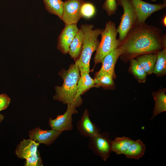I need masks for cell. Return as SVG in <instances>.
I'll use <instances>...</instances> for the list:
<instances>
[{
  "label": "cell",
  "instance_id": "obj_26",
  "mask_svg": "<svg viewBox=\"0 0 166 166\" xmlns=\"http://www.w3.org/2000/svg\"><path fill=\"white\" fill-rule=\"evenodd\" d=\"M117 6L116 0H105L102 6V8L110 16L116 13Z\"/></svg>",
  "mask_w": 166,
  "mask_h": 166
},
{
  "label": "cell",
  "instance_id": "obj_27",
  "mask_svg": "<svg viewBox=\"0 0 166 166\" xmlns=\"http://www.w3.org/2000/svg\"><path fill=\"white\" fill-rule=\"evenodd\" d=\"M25 166H43L42 160L38 150L35 154L26 159Z\"/></svg>",
  "mask_w": 166,
  "mask_h": 166
},
{
  "label": "cell",
  "instance_id": "obj_22",
  "mask_svg": "<svg viewBox=\"0 0 166 166\" xmlns=\"http://www.w3.org/2000/svg\"><path fill=\"white\" fill-rule=\"evenodd\" d=\"M156 53V60L153 73L158 75L164 74L166 72V47Z\"/></svg>",
  "mask_w": 166,
  "mask_h": 166
},
{
  "label": "cell",
  "instance_id": "obj_11",
  "mask_svg": "<svg viewBox=\"0 0 166 166\" xmlns=\"http://www.w3.org/2000/svg\"><path fill=\"white\" fill-rule=\"evenodd\" d=\"M123 52L121 46L111 51L103 58L102 62V66L95 76L107 74L111 75L113 78L115 77L114 68L116 62Z\"/></svg>",
  "mask_w": 166,
  "mask_h": 166
},
{
  "label": "cell",
  "instance_id": "obj_21",
  "mask_svg": "<svg viewBox=\"0 0 166 166\" xmlns=\"http://www.w3.org/2000/svg\"><path fill=\"white\" fill-rule=\"evenodd\" d=\"M46 9L49 13L57 16L61 20L64 2L61 0H43Z\"/></svg>",
  "mask_w": 166,
  "mask_h": 166
},
{
  "label": "cell",
  "instance_id": "obj_2",
  "mask_svg": "<svg viewBox=\"0 0 166 166\" xmlns=\"http://www.w3.org/2000/svg\"><path fill=\"white\" fill-rule=\"evenodd\" d=\"M58 74L63 80L62 85L55 87L54 100L64 104H71L76 107L82 104V99H77V85L80 77V70L75 64H72L67 70L63 69Z\"/></svg>",
  "mask_w": 166,
  "mask_h": 166
},
{
  "label": "cell",
  "instance_id": "obj_13",
  "mask_svg": "<svg viewBox=\"0 0 166 166\" xmlns=\"http://www.w3.org/2000/svg\"><path fill=\"white\" fill-rule=\"evenodd\" d=\"M88 110L86 109L77 123V126L82 136L89 138L93 137L100 132V130L90 119Z\"/></svg>",
  "mask_w": 166,
  "mask_h": 166
},
{
  "label": "cell",
  "instance_id": "obj_10",
  "mask_svg": "<svg viewBox=\"0 0 166 166\" xmlns=\"http://www.w3.org/2000/svg\"><path fill=\"white\" fill-rule=\"evenodd\" d=\"M79 30L77 24H65L58 37L57 46L63 54L68 53L69 45Z\"/></svg>",
  "mask_w": 166,
  "mask_h": 166
},
{
  "label": "cell",
  "instance_id": "obj_24",
  "mask_svg": "<svg viewBox=\"0 0 166 166\" xmlns=\"http://www.w3.org/2000/svg\"><path fill=\"white\" fill-rule=\"evenodd\" d=\"M131 68L133 74L141 80H144L147 73L136 60L133 58L130 60Z\"/></svg>",
  "mask_w": 166,
  "mask_h": 166
},
{
  "label": "cell",
  "instance_id": "obj_23",
  "mask_svg": "<svg viewBox=\"0 0 166 166\" xmlns=\"http://www.w3.org/2000/svg\"><path fill=\"white\" fill-rule=\"evenodd\" d=\"M113 79L112 76L107 74L95 76L94 79L95 84L93 87H102L106 88L110 87L114 84Z\"/></svg>",
  "mask_w": 166,
  "mask_h": 166
},
{
  "label": "cell",
  "instance_id": "obj_7",
  "mask_svg": "<svg viewBox=\"0 0 166 166\" xmlns=\"http://www.w3.org/2000/svg\"><path fill=\"white\" fill-rule=\"evenodd\" d=\"M131 0L136 15V25L144 23L152 14L164 9L166 7L165 1L162 3L152 4L142 0Z\"/></svg>",
  "mask_w": 166,
  "mask_h": 166
},
{
  "label": "cell",
  "instance_id": "obj_15",
  "mask_svg": "<svg viewBox=\"0 0 166 166\" xmlns=\"http://www.w3.org/2000/svg\"><path fill=\"white\" fill-rule=\"evenodd\" d=\"M84 37V33L80 28L69 45L68 53L75 62L78 59L81 54Z\"/></svg>",
  "mask_w": 166,
  "mask_h": 166
},
{
  "label": "cell",
  "instance_id": "obj_5",
  "mask_svg": "<svg viewBox=\"0 0 166 166\" xmlns=\"http://www.w3.org/2000/svg\"><path fill=\"white\" fill-rule=\"evenodd\" d=\"M117 5L122 7L123 13L117 29L118 40L121 42L131 29L136 25L137 17L131 0H116Z\"/></svg>",
  "mask_w": 166,
  "mask_h": 166
},
{
  "label": "cell",
  "instance_id": "obj_14",
  "mask_svg": "<svg viewBox=\"0 0 166 166\" xmlns=\"http://www.w3.org/2000/svg\"><path fill=\"white\" fill-rule=\"evenodd\" d=\"M39 144L30 138L23 139L17 147L16 155L21 159H26L36 153Z\"/></svg>",
  "mask_w": 166,
  "mask_h": 166
},
{
  "label": "cell",
  "instance_id": "obj_29",
  "mask_svg": "<svg viewBox=\"0 0 166 166\" xmlns=\"http://www.w3.org/2000/svg\"><path fill=\"white\" fill-rule=\"evenodd\" d=\"M161 23L164 26H166V14L162 18L161 21Z\"/></svg>",
  "mask_w": 166,
  "mask_h": 166
},
{
  "label": "cell",
  "instance_id": "obj_18",
  "mask_svg": "<svg viewBox=\"0 0 166 166\" xmlns=\"http://www.w3.org/2000/svg\"><path fill=\"white\" fill-rule=\"evenodd\" d=\"M146 148L144 144L140 139L134 141L124 153L126 157L138 160L144 155Z\"/></svg>",
  "mask_w": 166,
  "mask_h": 166
},
{
  "label": "cell",
  "instance_id": "obj_16",
  "mask_svg": "<svg viewBox=\"0 0 166 166\" xmlns=\"http://www.w3.org/2000/svg\"><path fill=\"white\" fill-rule=\"evenodd\" d=\"M80 75L77 85V99H81V95L87 90L93 87L95 84L94 79L90 76L89 73L81 72Z\"/></svg>",
  "mask_w": 166,
  "mask_h": 166
},
{
  "label": "cell",
  "instance_id": "obj_4",
  "mask_svg": "<svg viewBox=\"0 0 166 166\" xmlns=\"http://www.w3.org/2000/svg\"><path fill=\"white\" fill-rule=\"evenodd\" d=\"M117 34L115 23L111 21L107 22L101 33V40L96 50L94 58L95 65L101 63L106 55L120 46L121 42L117 38Z\"/></svg>",
  "mask_w": 166,
  "mask_h": 166
},
{
  "label": "cell",
  "instance_id": "obj_12",
  "mask_svg": "<svg viewBox=\"0 0 166 166\" xmlns=\"http://www.w3.org/2000/svg\"><path fill=\"white\" fill-rule=\"evenodd\" d=\"M61 133L52 129L42 130L37 127L30 131L29 136L30 139L39 144L49 145L53 143Z\"/></svg>",
  "mask_w": 166,
  "mask_h": 166
},
{
  "label": "cell",
  "instance_id": "obj_31",
  "mask_svg": "<svg viewBox=\"0 0 166 166\" xmlns=\"http://www.w3.org/2000/svg\"><path fill=\"white\" fill-rule=\"evenodd\" d=\"M156 0H151V1L152 2H155V1H156Z\"/></svg>",
  "mask_w": 166,
  "mask_h": 166
},
{
  "label": "cell",
  "instance_id": "obj_3",
  "mask_svg": "<svg viewBox=\"0 0 166 166\" xmlns=\"http://www.w3.org/2000/svg\"><path fill=\"white\" fill-rule=\"evenodd\" d=\"M94 26L87 24H81L80 28L84 35L82 48L78 59L75 65L81 72L89 73L90 61L93 52L96 50L99 44L98 37L102 31L99 28L93 30Z\"/></svg>",
  "mask_w": 166,
  "mask_h": 166
},
{
  "label": "cell",
  "instance_id": "obj_28",
  "mask_svg": "<svg viewBox=\"0 0 166 166\" xmlns=\"http://www.w3.org/2000/svg\"><path fill=\"white\" fill-rule=\"evenodd\" d=\"M10 101V98L7 95L0 94V111L6 109Z\"/></svg>",
  "mask_w": 166,
  "mask_h": 166
},
{
  "label": "cell",
  "instance_id": "obj_8",
  "mask_svg": "<svg viewBox=\"0 0 166 166\" xmlns=\"http://www.w3.org/2000/svg\"><path fill=\"white\" fill-rule=\"evenodd\" d=\"M73 105L68 104L65 112L63 114L59 115L55 119L50 118L49 124L51 129L60 132L72 130L73 128L72 115L78 112Z\"/></svg>",
  "mask_w": 166,
  "mask_h": 166
},
{
  "label": "cell",
  "instance_id": "obj_6",
  "mask_svg": "<svg viewBox=\"0 0 166 166\" xmlns=\"http://www.w3.org/2000/svg\"><path fill=\"white\" fill-rule=\"evenodd\" d=\"M111 141L109 132H99L96 136L89 138L88 146L95 155L105 161L109 157L112 152Z\"/></svg>",
  "mask_w": 166,
  "mask_h": 166
},
{
  "label": "cell",
  "instance_id": "obj_1",
  "mask_svg": "<svg viewBox=\"0 0 166 166\" xmlns=\"http://www.w3.org/2000/svg\"><path fill=\"white\" fill-rule=\"evenodd\" d=\"M120 46L123 52L120 56L131 60L141 54L156 53L166 47V34L160 28L145 22L132 28Z\"/></svg>",
  "mask_w": 166,
  "mask_h": 166
},
{
  "label": "cell",
  "instance_id": "obj_19",
  "mask_svg": "<svg viewBox=\"0 0 166 166\" xmlns=\"http://www.w3.org/2000/svg\"><path fill=\"white\" fill-rule=\"evenodd\" d=\"M134 141L125 136L116 137L114 140L111 141V151L118 155L124 154Z\"/></svg>",
  "mask_w": 166,
  "mask_h": 166
},
{
  "label": "cell",
  "instance_id": "obj_25",
  "mask_svg": "<svg viewBox=\"0 0 166 166\" xmlns=\"http://www.w3.org/2000/svg\"><path fill=\"white\" fill-rule=\"evenodd\" d=\"M96 13V8L91 3L85 2L82 5L80 8V13L81 18H91L94 16Z\"/></svg>",
  "mask_w": 166,
  "mask_h": 166
},
{
  "label": "cell",
  "instance_id": "obj_9",
  "mask_svg": "<svg viewBox=\"0 0 166 166\" xmlns=\"http://www.w3.org/2000/svg\"><path fill=\"white\" fill-rule=\"evenodd\" d=\"M84 0H66L64 2L61 20L66 24H77L81 18L80 10Z\"/></svg>",
  "mask_w": 166,
  "mask_h": 166
},
{
  "label": "cell",
  "instance_id": "obj_17",
  "mask_svg": "<svg viewBox=\"0 0 166 166\" xmlns=\"http://www.w3.org/2000/svg\"><path fill=\"white\" fill-rule=\"evenodd\" d=\"M156 53H149L136 57V60L147 73L150 74L153 72L156 60Z\"/></svg>",
  "mask_w": 166,
  "mask_h": 166
},
{
  "label": "cell",
  "instance_id": "obj_20",
  "mask_svg": "<svg viewBox=\"0 0 166 166\" xmlns=\"http://www.w3.org/2000/svg\"><path fill=\"white\" fill-rule=\"evenodd\" d=\"M153 97L155 105L151 119L166 111V95L165 92L162 91L156 93L153 95Z\"/></svg>",
  "mask_w": 166,
  "mask_h": 166
},
{
  "label": "cell",
  "instance_id": "obj_30",
  "mask_svg": "<svg viewBox=\"0 0 166 166\" xmlns=\"http://www.w3.org/2000/svg\"><path fill=\"white\" fill-rule=\"evenodd\" d=\"M4 116L0 114V123L3 120Z\"/></svg>",
  "mask_w": 166,
  "mask_h": 166
}]
</instances>
